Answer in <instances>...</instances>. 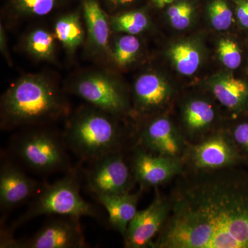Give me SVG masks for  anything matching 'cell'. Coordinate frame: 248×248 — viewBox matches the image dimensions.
I'll list each match as a JSON object with an SVG mask.
<instances>
[{
  "label": "cell",
  "instance_id": "1",
  "mask_svg": "<svg viewBox=\"0 0 248 248\" xmlns=\"http://www.w3.org/2000/svg\"><path fill=\"white\" fill-rule=\"evenodd\" d=\"M175 179L151 248H248V163Z\"/></svg>",
  "mask_w": 248,
  "mask_h": 248
},
{
  "label": "cell",
  "instance_id": "2",
  "mask_svg": "<svg viewBox=\"0 0 248 248\" xmlns=\"http://www.w3.org/2000/svg\"><path fill=\"white\" fill-rule=\"evenodd\" d=\"M68 104L51 83L39 77L18 80L3 95L1 127L35 126L65 117Z\"/></svg>",
  "mask_w": 248,
  "mask_h": 248
},
{
  "label": "cell",
  "instance_id": "3",
  "mask_svg": "<svg viewBox=\"0 0 248 248\" xmlns=\"http://www.w3.org/2000/svg\"><path fill=\"white\" fill-rule=\"evenodd\" d=\"M113 114L94 107L72 117L63 133L69 151L81 161L91 163L115 152L128 151L135 140L121 128Z\"/></svg>",
  "mask_w": 248,
  "mask_h": 248
},
{
  "label": "cell",
  "instance_id": "4",
  "mask_svg": "<svg viewBox=\"0 0 248 248\" xmlns=\"http://www.w3.org/2000/svg\"><path fill=\"white\" fill-rule=\"evenodd\" d=\"M80 187V174L75 168L53 184L45 183L31 200L27 210L11 226L1 228V234L14 236L19 227L42 215L89 217L99 219L100 212L81 197Z\"/></svg>",
  "mask_w": 248,
  "mask_h": 248
},
{
  "label": "cell",
  "instance_id": "5",
  "mask_svg": "<svg viewBox=\"0 0 248 248\" xmlns=\"http://www.w3.org/2000/svg\"><path fill=\"white\" fill-rule=\"evenodd\" d=\"M9 146L15 159L31 172L47 175L72 169L63 135L53 130L29 129L16 135Z\"/></svg>",
  "mask_w": 248,
  "mask_h": 248
},
{
  "label": "cell",
  "instance_id": "6",
  "mask_svg": "<svg viewBox=\"0 0 248 248\" xmlns=\"http://www.w3.org/2000/svg\"><path fill=\"white\" fill-rule=\"evenodd\" d=\"M79 217L50 215L33 236L16 239L14 236H1V248H87Z\"/></svg>",
  "mask_w": 248,
  "mask_h": 248
},
{
  "label": "cell",
  "instance_id": "7",
  "mask_svg": "<svg viewBox=\"0 0 248 248\" xmlns=\"http://www.w3.org/2000/svg\"><path fill=\"white\" fill-rule=\"evenodd\" d=\"M126 151L110 153L89 164L84 172L86 187L95 198L128 193L137 184Z\"/></svg>",
  "mask_w": 248,
  "mask_h": 248
},
{
  "label": "cell",
  "instance_id": "8",
  "mask_svg": "<svg viewBox=\"0 0 248 248\" xmlns=\"http://www.w3.org/2000/svg\"><path fill=\"white\" fill-rule=\"evenodd\" d=\"M186 170H210L246 164L228 131L217 130L197 143H188L183 156Z\"/></svg>",
  "mask_w": 248,
  "mask_h": 248
},
{
  "label": "cell",
  "instance_id": "9",
  "mask_svg": "<svg viewBox=\"0 0 248 248\" xmlns=\"http://www.w3.org/2000/svg\"><path fill=\"white\" fill-rule=\"evenodd\" d=\"M130 152L134 177L142 190L164 185L175 179L185 170L181 158L152 154L137 145H134Z\"/></svg>",
  "mask_w": 248,
  "mask_h": 248
},
{
  "label": "cell",
  "instance_id": "10",
  "mask_svg": "<svg viewBox=\"0 0 248 248\" xmlns=\"http://www.w3.org/2000/svg\"><path fill=\"white\" fill-rule=\"evenodd\" d=\"M169 208L168 197L156 192L151 205L138 211L129 223L124 237L125 248H151L153 241L167 219Z\"/></svg>",
  "mask_w": 248,
  "mask_h": 248
},
{
  "label": "cell",
  "instance_id": "11",
  "mask_svg": "<svg viewBox=\"0 0 248 248\" xmlns=\"http://www.w3.org/2000/svg\"><path fill=\"white\" fill-rule=\"evenodd\" d=\"M0 168V208L2 212L31 202L43 184L29 177L9 155L1 158Z\"/></svg>",
  "mask_w": 248,
  "mask_h": 248
},
{
  "label": "cell",
  "instance_id": "12",
  "mask_svg": "<svg viewBox=\"0 0 248 248\" xmlns=\"http://www.w3.org/2000/svg\"><path fill=\"white\" fill-rule=\"evenodd\" d=\"M188 142L166 117L152 120L137 134L135 145L152 154L183 159Z\"/></svg>",
  "mask_w": 248,
  "mask_h": 248
},
{
  "label": "cell",
  "instance_id": "13",
  "mask_svg": "<svg viewBox=\"0 0 248 248\" xmlns=\"http://www.w3.org/2000/svg\"><path fill=\"white\" fill-rule=\"evenodd\" d=\"M75 91L93 107L113 115H120L126 110L128 104L124 93L105 77H86L77 83Z\"/></svg>",
  "mask_w": 248,
  "mask_h": 248
},
{
  "label": "cell",
  "instance_id": "14",
  "mask_svg": "<svg viewBox=\"0 0 248 248\" xmlns=\"http://www.w3.org/2000/svg\"><path fill=\"white\" fill-rule=\"evenodd\" d=\"M141 190V189L137 193L128 192L120 195L101 196L95 198L98 203L107 210L109 224L123 237L129 223L138 213V204Z\"/></svg>",
  "mask_w": 248,
  "mask_h": 248
},
{
  "label": "cell",
  "instance_id": "15",
  "mask_svg": "<svg viewBox=\"0 0 248 248\" xmlns=\"http://www.w3.org/2000/svg\"><path fill=\"white\" fill-rule=\"evenodd\" d=\"M216 113L210 103L202 99L187 102L183 111L187 142L197 143L210 135L208 129L213 125Z\"/></svg>",
  "mask_w": 248,
  "mask_h": 248
},
{
  "label": "cell",
  "instance_id": "16",
  "mask_svg": "<svg viewBox=\"0 0 248 248\" xmlns=\"http://www.w3.org/2000/svg\"><path fill=\"white\" fill-rule=\"evenodd\" d=\"M135 93L139 107L143 110L161 107L170 97L169 86L164 80L155 74L140 77L135 83Z\"/></svg>",
  "mask_w": 248,
  "mask_h": 248
},
{
  "label": "cell",
  "instance_id": "17",
  "mask_svg": "<svg viewBox=\"0 0 248 248\" xmlns=\"http://www.w3.org/2000/svg\"><path fill=\"white\" fill-rule=\"evenodd\" d=\"M214 95L223 107L241 112L248 108V85L241 79L225 77L212 86Z\"/></svg>",
  "mask_w": 248,
  "mask_h": 248
},
{
  "label": "cell",
  "instance_id": "18",
  "mask_svg": "<svg viewBox=\"0 0 248 248\" xmlns=\"http://www.w3.org/2000/svg\"><path fill=\"white\" fill-rule=\"evenodd\" d=\"M84 13L91 42L99 48H105L108 42L109 26L100 6L94 0H86Z\"/></svg>",
  "mask_w": 248,
  "mask_h": 248
},
{
  "label": "cell",
  "instance_id": "19",
  "mask_svg": "<svg viewBox=\"0 0 248 248\" xmlns=\"http://www.w3.org/2000/svg\"><path fill=\"white\" fill-rule=\"evenodd\" d=\"M55 35L68 50H74L82 42L84 31L77 15L60 18L55 27Z\"/></svg>",
  "mask_w": 248,
  "mask_h": 248
},
{
  "label": "cell",
  "instance_id": "20",
  "mask_svg": "<svg viewBox=\"0 0 248 248\" xmlns=\"http://www.w3.org/2000/svg\"><path fill=\"white\" fill-rule=\"evenodd\" d=\"M170 56L177 71L184 76H192L200 66V53L190 44L181 43L174 46L171 49Z\"/></svg>",
  "mask_w": 248,
  "mask_h": 248
},
{
  "label": "cell",
  "instance_id": "21",
  "mask_svg": "<svg viewBox=\"0 0 248 248\" xmlns=\"http://www.w3.org/2000/svg\"><path fill=\"white\" fill-rule=\"evenodd\" d=\"M28 50L40 60H50L53 57L55 40L53 35L44 29L32 31L27 41Z\"/></svg>",
  "mask_w": 248,
  "mask_h": 248
},
{
  "label": "cell",
  "instance_id": "22",
  "mask_svg": "<svg viewBox=\"0 0 248 248\" xmlns=\"http://www.w3.org/2000/svg\"><path fill=\"white\" fill-rule=\"evenodd\" d=\"M148 23L144 14L140 11H134L114 18L112 24L116 31L136 35L145 30Z\"/></svg>",
  "mask_w": 248,
  "mask_h": 248
},
{
  "label": "cell",
  "instance_id": "23",
  "mask_svg": "<svg viewBox=\"0 0 248 248\" xmlns=\"http://www.w3.org/2000/svg\"><path fill=\"white\" fill-rule=\"evenodd\" d=\"M140 48V42L135 36L125 35L121 37L116 44L114 52V58L117 64L125 66L131 63Z\"/></svg>",
  "mask_w": 248,
  "mask_h": 248
},
{
  "label": "cell",
  "instance_id": "24",
  "mask_svg": "<svg viewBox=\"0 0 248 248\" xmlns=\"http://www.w3.org/2000/svg\"><path fill=\"white\" fill-rule=\"evenodd\" d=\"M212 24L217 30L226 31L231 27L233 14L226 1L215 0L209 6Z\"/></svg>",
  "mask_w": 248,
  "mask_h": 248
},
{
  "label": "cell",
  "instance_id": "25",
  "mask_svg": "<svg viewBox=\"0 0 248 248\" xmlns=\"http://www.w3.org/2000/svg\"><path fill=\"white\" fill-rule=\"evenodd\" d=\"M59 0H16L17 9L22 14L32 16H44L50 14Z\"/></svg>",
  "mask_w": 248,
  "mask_h": 248
},
{
  "label": "cell",
  "instance_id": "26",
  "mask_svg": "<svg viewBox=\"0 0 248 248\" xmlns=\"http://www.w3.org/2000/svg\"><path fill=\"white\" fill-rule=\"evenodd\" d=\"M192 14V6L187 2H180L172 5L168 10V16L171 24L177 30H184L189 27Z\"/></svg>",
  "mask_w": 248,
  "mask_h": 248
},
{
  "label": "cell",
  "instance_id": "27",
  "mask_svg": "<svg viewBox=\"0 0 248 248\" xmlns=\"http://www.w3.org/2000/svg\"><path fill=\"white\" fill-rule=\"evenodd\" d=\"M218 54L223 64L230 69L239 68L242 61L241 51L234 42L223 40L218 45Z\"/></svg>",
  "mask_w": 248,
  "mask_h": 248
},
{
  "label": "cell",
  "instance_id": "28",
  "mask_svg": "<svg viewBox=\"0 0 248 248\" xmlns=\"http://www.w3.org/2000/svg\"><path fill=\"white\" fill-rule=\"evenodd\" d=\"M228 132L238 151L248 163V122H240Z\"/></svg>",
  "mask_w": 248,
  "mask_h": 248
},
{
  "label": "cell",
  "instance_id": "29",
  "mask_svg": "<svg viewBox=\"0 0 248 248\" xmlns=\"http://www.w3.org/2000/svg\"><path fill=\"white\" fill-rule=\"evenodd\" d=\"M236 11L240 24L248 29V0H236Z\"/></svg>",
  "mask_w": 248,
  "mask_h": 248
},
{
  "label": "cell",
  "instance_id": "30",
  "mask_svg": "<svg viewBox=\"0 0 248 248\" xmlns=\"http://www.w3.org/2000/svg\"><path fill=\"white\" fill-rule=\"evenodd\" d=\"M175 0H153L155 5L159 8L164 7L166 5L171 4Z\"/></svg>",
  "mask_w": 248,
  "mask_h": 248
},
{
  "label": "cell",
  "instance_id": "31",
  "mask_svg": "<svg viewBox=\"0 0 248 248\" xmlns=\"http://www.w3.org/2000/svg\"><path fill=\"white\" fill-rule=\"evenodd\" d=\"M110 1L115 4H125L133 2L134 0H110Z\"/></svg>",
  "mask_w": 248,
  "mask_h": 248
}]
</instances>
